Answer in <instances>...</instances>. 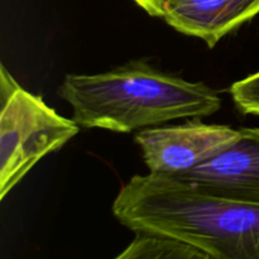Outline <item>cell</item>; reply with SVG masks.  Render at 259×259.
<instances>
[{"label":"cell","instance_id":"5","mask_svg":"<svg viewBox=\"0 0 259 259\" xmlns=\"http://www.w3.org/2000/svg\"><path fill=\"white\" fill-rule=\"evenodd\" d=\"M172 179L218 196L259 204V128H239L219 153Z\"/></svg>","mask_w":259,"mask_h":259},{"label":"cell","instance_id":"4","mask_svg":"<svg viewBox=\"0 0 259 259\" xmlns=\"http://www.w3.org/2000/svg\"><path fill=\"white\" fill-rule=\"evenodd\" d=\"M238 129L199 120L143 129L136 142L149 174L175 177L206 162L234 141Z\"/></svg>","mask_w":259,"mask_h":259},{"label":"cell","instance_id":"7","mask_svg":"<svg viewBox=\"0 0 259 259\" xmlns=\"http://www.w3.org/2000/svg\"><path fill=\"white\" fill-rule=\"evenodd\" d=\"M113 259H207L195 248L171 238L136 233L133 242Z\"/></svg>","mask_w":259,"mask_h":259},{"label":"cell","instance_id":"8","mask_svg":"<svg viewBox=\"0 0 259 259\" xmlns=\"http://www.w3.org/2000/svg\"><path fill=\"white\" fill-rule=\"evenodd\" d=\"M229 91L235 106L243 114L259 115V71L233 83Z\"/></svg>","mask_w":259,"mask_h":259},{"label":"cell","instance_id":"3","mask_svg":"<svg viewBox=\"0 0 259 259\" xmlns=\"http://www.w3.org/2000/svg\"><path fill=\"white\" fill-rule=\"evenodd\" d=\"M78 131L72 119L58 115L42 98L18 89L2 104L0 113V200Z\"/></svg>","mask_w":259,"mask_h":259},{"label":"cell","instance_id":"10","mask_svg":"<svg viewBox=\"0 0 259 259\" xmlns=\"http://www.w3.org/2000/svg\"><path fill=\"white\" fill-rule=\"evenodd\" d=\"M137 3V5L146 10L149 15L152 17L159 18V8H158V0H133Z\"/></svg>","mask_w":259,"mask_h":259},{"label":"cell","instance_id":"6","mask_svg":"<svg viewBox=\"0 0 259 259\" xmlns=\"http://www.w3.org/2000/svg\"><path fill=\"white\" fill-rule=\"evenodd\" d=\"M159 18L210 48L259 13V0H158Z\"/></svg>","mask_w":259,"mask_h":259},{"label":"cell","instance_id":"2","mask_svg":"<svg viewBox=\"0 0 259 259\" xmlns=\"http://www.w3.org/2000/svg\"><path fill=\"white\" fill-rule=\"evenodd\" d=\"M58 95L71 105L80 128L119 133L210 116L222 106L210 86L167 75L142 60L98 75H66Z\"/></svg>","mask_w":259,"mask_h":259},{"label":"cell","instance_id":"1","mask_svg":"<svg viewBox=\"0 0 259 259\" xmlns=\"http://www.w3.org/2000/svg\"><path fill=\"white\" fill-rule=\"evenodd\" d=\"M111 210L132 232L171 238L207 259H259V204L149 174L132 177Z\"/></svg>","mask_w":259,"mask_h":259},{"label":"cell","instance_id":"9","mask_svg":"<svg viewBox=\"0 0 259 259\" xmlns=\"http://www.w3.org/2000/svg\"><path fill=\"white\" fill-rule=\"evenodd\" d=\"M17 81L8 72L4 65H2V75H0V103H5L15 91L19 89Z\"/></svg>","mask_w":259,"mask_h":259}]
</instances>
